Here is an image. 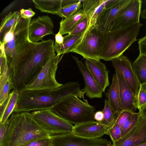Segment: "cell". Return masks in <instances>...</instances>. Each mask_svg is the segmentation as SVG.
<instances>
[{
  "instance_id": "6",
  "label": "cell",
  "mask_w": 146,
  "mask_h": 146,
  "mask_svg": "<svg viewBox=\"0 0 146 146\" xmlns=\"http://www.w3.org/2000/svg\"><path fill=\"white\" fill-rule=\"evenodd\" d=\"M71 94L63 99L51 109L57 115L75 125L94 121V108Z\"/></svg>"
},
{
  "instance_id": "2",
  "label": "cell",
  "mask_w": 146,
  "mask_h": 146,
  "mask_svg": "<svg viewBox=\"0 0 146 146\" xmlns=\"http://www.w3.org/2000/svg\"><path fill=\"white\" fill-rule=\"evenodd\" d=\"M53 40L31 42L30 46L13 77L14 88L20 92L31 83L50 58L56 55Z\"/></svg>"
},
{
  "instance_id": "10",
  "label": "cell",
  "mask_w": 146,
  "mask_h": 146,
  "mask_svg": "<svg viewBox=\"0 0 146 146\" xmlns=\"http://www.w3.org/2000/svg\"><path fill=\"white\" fill-rule=\"evenodd\" d=\"M50 146H112L111 141L102 138L88 139L72 132L50 136Z\"/></svg>"
},
{
  "instance_id": "33",
  "label": "cell",
  "mask_w": 146,
  "mask_h": 146,
  "mask_svg": "<svg viewBox=\"0 0 146 146\" xmlns=\"http://www.w3.org/2000/svg\"><path fill=\"white\" fill-rule=\"evenodd\" d=\"M88 26V21L86 16L78 24L72 31L69 34L70 35H78L84 33Z\"/></svg>"
},
{
  "instance_id": "22",
  "label": "cell",
  "mask_w": 146,
  "mask_h": 146,
  "mask_svg": "<svg viewBox=\"0 0 146 146\" xmlns=\"http://www.w3.org/2000/svg\"><path fill=\"white\" fill-rule=\"evenodd\" d=\"M19 96V92L13 89L4 102L0 105V123H4L13 112Z\"/></svg>"
},
{
  "instance_id": "46",
  "label": "cell",
  "mask_w": 146,
  "mask_h": 146,
  "mask_svg": "<svg viewBox=\"0 0 146 146\" xmlns=\"http://www.w3.org/2000/svg\"><path fill=\"white\" fill-rule=\"evenodd\" d=\"M135 146H146V143H141Z\"/></svg>"
},
{
  "instance_id": "1",
  "label": "cell",
  "mask_w": 146,
  "mask_h": 146,
  "mask_svg": "<svg viewBox=\"0 0 146 146\" xmlns=\"http://www.w3.org/2000/svg\"><path fill=\"white\" fill-rule=\"evenodd\" d=\"M85 93L80 90V84L76 82H70L54 89L23 91L19 93L13 112L52 109L70 95L84 98Z\"/></svg>"
},
{
  "instance_id": "24",
  "label": "cell",
  "mask_w": 146,
  "mask_h": 146,
  "mask_svg": "<svg viewBox=\"0 0 146 146\" xmlns=\"http://www.w3.org/2000/svg\"><path fill=\"white\" fill-rule=\"evenodd\" d=\"M86 16L82 9H81L74 15L62 19L60 23V33L62 35L69 34Z\"/></svg>"
},
{
  "instance_id": "9",
  "label": "cell",
  "mask_w": 146,
  "mask_h": 146,
  "mask_svg": "<svg viewBox=\"0 0 146 146\" xmlns=\"http://www.w3.org/2000/svg\"><path fill=\"white\" fill-rule=\"evenodd\" d=\"M61 59L60 55H57L50 58L34 80L20 92L26 90L52 89L61 86L63 84L58 82L56 78L58 65Z\"/></svg>"
},
{
  "instance_id": "14",
  "label": "cell",
  "mask_w": 146,
  "mask_h": 146,
  "mask_svg": "<svg viewBox=\"0 0 146 146\" xmlns=\"http://www.w3.org/2000/svg\"><path fill=\"white\" fill-rule=\"evenodd\" d=\"M54 25L50 17L43 15L31 21L29 27V38L31 42H37L47 35L53 34Z\"/></svg>"
},
{
  "instance_id": "4",
  "label": "cell",
  "mask_w": 146,
  "mask_h": 146,
  "mask_svg": "<svg viewBox=\"0 0 146 146\" xmlns=\"http://www.w3.org/2000/svg\"><path fill=\"white\" fill-rule=\"evenodd\" d=\"M31 20L21 18L12 27L1 41L5 44V51L9 64L13 70V76L24 58L31 41L29 36Z\"/></svg>"
},
{
  "instance_id": "13",
  "label": "cell",
  "mask_w": 146,
  "mask_h": 146,
  "mask_svg": "<svg viewBox=\"0 0 146 146\" xmlns=\"http://www.w3.org/2000/svg\"><path fill=\"white\" fill-rule=\"evenodd\" d=\"M139 113L135 125L119 139L113 142L112 146H135L146 143V119Z\"/></svg>"
},
{
  "instance_id": "44",
  "label": "cell",
  "mask_w": 146,
  "mask_h": 146,
  "mask_svg": "<svg viewBox=\"0 0 146 146\" xmlns=\"http://www.w3.org/2000/svg\"><path fill=\"white\" fill-rule=\"evenodd\" d=\"M140 15L141 17L142 18L146 19V9L141 11Z\"/></svg>"
},
{
  "instance_id": "8",
  "label": "cell",
  "mask_w": 146,
  "mask_h": 146,
  "mask_svg": "<svg viewBox=\"0 0 146 146\" xmlns=\"http://www.w3.org/2000/svg\"><path fill=\"white\" fill-rule=\"evenodd\" d=\"M31 113L50 136L72 132L74 126L56 114L51 109L33 111Z\"/></svg>"
},
{
  "instance_id": "7",
  "label": "cell",
  "mask_w": 146,
  "mask_h": 146,
  "mask_svg": "<svg viewBox=\"0 0 146 146\" xmlns=\"http://www.w3.org/2000/svg\"><path fill=\"white\" fill-rule=\"evenodd\" d=\"M106 32L98 29L96 26L87 28L82 38L71 52L79 54L84 58L100 60V52Z\"/></svg>"
},
{
  "instance_id": "42",
  "label": "cell",
  "mask_w": 146,
  "mask_h": 146,
  "mask_svg": "<svg viewBox=\"0 0 146 146\" xmlns=\"http://www.w3.org/2000/svg\"><path fill=\"white\" fill-rule=\"evenodd\" d=\"M104 115L102 111H99L96 112L94 114V118L96 121L100 122L103 119Z\"/></svg>"
},
{
  "instance_id": "40",
  "label": "cell",
  "mask_w": 146,
  "mask_h": 146,
  "mask_svg": "<svg viewBox=\"0 0 146 146\" xmlns=\"http://www.w3.org/2000/svg\"><path fill=\"white\" fill-rule=\"evenodd\" d=\"M18 1V0H14L11 2L2 11L0 15V17H3L9 12L14 8Z\"/></svg>"
},
{
  "instance_id": "43",
  "label": "cell",
  "mask_w": 146,
  "mask_h": 146,
  "mask_svg": "<svg viewBox=\"0 0 146 146\" xmlns=\"http://www.w3.org/2000/svg\"><path fill=\"white\" fill-rule=\"evenodd\" d=\"M139 112L146 119V104L139 110Z\"/></svg>"
},
{
  "instance_id": "20",
  "label": "cell",
  "mask_w": 146,
  "mask_h": 146,
  "mask_svg": "<svg viewBox=\"0 0 146 146\" xmlns=\"http://www.w3.org/2000/svg\"><path fill=\"white\" fill-rule=\"evenodd\" d=\"M106 0H83L82 10L88 21V28L96 26L105 9Z\"/></svg>"
},
{
  "instance_id": "31",
  "label": "cell",
  "mask_w": 146,
  "mask_h": 146,
  "mask_svg": "<svg viewBox=\"0 0 146 146\" xmlns=\"http://www.w3.org/2000/svg\"><path fill=\"white\" fill-rule=\"evenodd\" d=\"M12 79L13 78L9 79L2 86L0 87V105L7 99L10 90L13 89Z\"/></svg>"
},
{
  "instance_id": "29",
  "label": "cell",
  "mask_w": 146,
  "mask_h": 146,
  "mask_svg": "<svg viewBox=\"0 0 146 146\" xmlns=\"http://www.w3.org/2000/svg\"><path fill=\"white\" fill-rule=\"evenodd\" d=\"M104 104V106L102 111L104 117L103 120L100 122L110 127L114 123L117 117L114 114L107 99L105 100Z\"/></svg>"
},
{
  "instance_id": "26",
  "label": "cell",
  "mask_w": 146,
  "mask_h": 146,
  "mask_svg": "<svg viewBox=\"0 0 146 146\" xmlns=\"http://www.w3.org/2000/svg\"><path fill=\"white\" fill-rule=\"evenodd\" d=\"M21 18L19 12L18 11L10 12L5 16L0 24V41L3 40L5 35L10 30L13 25Z\"/></svg>"
},
{
  "instance_id": "25",
  "label": "cell",
  "mask_w": 146,
  "mask_h": 146,
  "mask_svg": "<svg viewBox=\"0 0 146 146\" xmlns=\"http://www.w3.org/2000/svg\"><path fill=\"white\" fill-rule=\"evenodd\" d=\"M36 9L42 12L55 14L62 7V0H33Z\"/></svg>"
},
{
  "instance_id": "18",
  "label": "cell",
  "mask_w": 146,
  "mask_h": 146,
  "mask_svg": "<svg viewBox=\"0 0 146 146\" xmlns=\"http://www.w3.org/2000/svg\"><path fill=\"white\" fill-rule=\"evenodd\" d=\"M72 57L84 78L85 87L82 90L90 98H102L103 92L88 69L77 57L74 56Z\"/></svg>"
},
{
  "instance_id": "45",
  "label": "cell",
  "mask_w": 146,
  "mask_h": 146,
  "mask_svg": "<svg viewBox=\"0 0 146 146\" xmlns=\"http://www.w3.org/2000/svg\"><path fill=\"white\" fill-rule=\"evenodd\" d=\"M141 87L146 93V82L141 84Z\"/></svg>"
},
{
  "instance_id": "3",
  "label": "cell",
  "mask_w": 146,
  "mask_h": 146,
  "mask_svg": "<svg viewBox=\"0 0 146 146\" xmlns=\"http://www.w3.org/2000/svg\"><path fill=\"white\" fill-rule=\"evenodd\" d=\"M50 135L39 124L31 113L13 112L0 146H23L36 139Z\"/></svg>"
},
{
  "instance_id": "41",
  "label": "cell",
  "mask_w": 146,
  "mask_h": 146,
  "mask_svg": "<svg viewBox=\"0 0 146 146\" xmlns=\"http://www.w3.org/2000/svg\"><path fill=\"white\" fill-rule=\"evenodd\" d=\"M55 38V43L59 44H61L63 43L64 37L60 33L59 31L56 34Z\"/></svg>"
},
{
  "instance_id": "30",
  "label": "cell",
  "mask_w": 146,
  "mask_h": 146,
  "mask_svg": "<svg viewBox=\"0 0 146 146\" xmlns=\"http://www.w3.org/2000/svg\"><path fill=\"white\" fill-rule=\"evenodd\" d=\"M140 113H134L130 118L121 127V137L129 131L137 122Z\"/></svg>"
},
{
  "instance_id": "34",
  "label": "cell",
  "mask_w": 146,
  "mask_h": 146,
  "mask_svg": "<svg viewBox=\"0 0 146 146\" xmlns=\"http://www.w3.org/2000/svg\"><path fill=\"white\" fill-rule=\"evenodd\" d=\"M106 134L110 136L113 142L116 141L121 137V127L113 124L108 128Z\"/></svg>"
},
{
  "instance_id": "39",
  "label": "cell",
  "mask_w": 146,
  "mask_h": 146,
  "mask_svg": "<svg viewBox=\"0 0 146 146\" xmlns=\"http://www.w3.org/2000/svg\"><path fill=\"white\" fill-rule=\"evenodd\" d=\"M9 125V119L4 123H0V143L2 141Z\"/></svg>"
},
{
  "instance_id": "15",
  "label": "cell",
  "mask_w": 146,
  "mask_h": 146,
  "mask_svg": "<svg viewBox=\"0 0 146 146\" xmlns=\"http://www.w3.org/2000/svg\"><path fill=\"white\" fill-rule=\"evenodd\" d=\"M115 69L118 81L121 111L127 110L132 112L137 109V98L135 96L120 72Z\"/></svg>"
},
{
  "instance_id": "17",
  "label": "cell",
  "mask_w": 146,
  "mask_h": 146,
  "mask_svg": "<svg viewBox=\"0 0 146 146\" xmlns=\"http://www.w3.org/2000/svg\"><path fill=\"white\" fill-rule=\"evenodd\" d=\"M109 128L99 122L94 121L75 125L72 132L82 137L94 139L106 134Z\"/></svg>"
},
{
  "instance_id": "36",
  "label": "cell",
  "mask_w": 146,
  "mask_h": 146,
  "mask_svg": "<svg viewBox=\"0 0 146 146\" xmlns=\"http://www.w3.org/2000/svg\"><path fill=\"white\" fill-rule=\"evenodd\" d=\"M137 104L139 110L146 104V93L141 87L137 96Z\"/></svg>"
},
{
  "instance_id": "35",
  "label": "cell",
  "mask_w": 146,
  "mask_h": 146,
  "mask_svg": "<svg viewBox=\"0 0 146 146\" xmlns=\"http://www.w3.org/2000/svg\"><path fill=\"white\" fill-rule=\"evenodd\" d=\"M50 137L40 138L32 140L23 146H50Z\"/></svg>"
},
{
  "instance_id": "37",
  "label": "cell",
  "mask_w": 146,
  "mask_h": 146,
  "mask_svg": "<svg viewBox=\"0 0 146 146\" xmlns=\"http://www.w3.org/2000/svg\"><path fill=\"white\" fill-rule=\"evenodd\" d=\"M19 13L22 18L27 19H31L35 14V12L31 8L28 9H22L20 10Z\"/></svg>"
},
{
  "instance_id": "11",
  "label": "cell",
  "mask_w": 146,
  "mask_h": 146,
  "mask_svg": "<svg viewBox=\"0 0 146 146\" xmlns=\"http://www.w3.org/2000/svg\"><path fill=\"white\" fill-rule=\"evenodd\" d=\"M141 4L140 0H132L115 17L110 31L125 28L139 23Z\"/></svg>"
},
{
  "instance_id": "21",
  "label": "cell",
  "mask_w": 146,
  "mask_h": 146,
  "mask_svg": "<svg viewBox=\"0 0 146 146\" xmlns=\"http://www.w3.org/2000/svg\"><path fill=\"white\" fill-rule=\"evenodd\" d=\"M105 94L110 106L114 114L117 117L121 110L118 82L115 73L113 75L111 86Z\"/></svg>"
},
{
  "instance_id": "12",
  "label": "cell",
  "mask_w": 146,
  "mask_h": 146,
  "mask_svg": "<svg viewBox=\"0 0 146 146\" xmlns=\"http://www.w3.org/2000/svg\"><path fill=\"white\" fill-rule=\"evenodd\" d=\"M112 66L122 75L133 93L137 98L141 87L131 62L126 56L121 55L111 60Z\"/></svg>"
},
{
  "instance_id": "28",
  "label": "cell",
  "mask_w": 146,
  "mask_h": 146,
  "mask_svg": "<svg viewBox=\"0 0 146 146\" xmlns=\"http://www.w3.org/2000/svg\"><path fill=\"white\" fill-rule=\"evenodd\" d=\"M83 0L68 4L62 6L55 14L62 18H66L76 13L82 7L81 3Z\"/></svg>"
},
{
  "instance_id": "38",
  "label": "cell",
  "mask_w": 146,
  "mask_h": 146,
  "mask_svg": "<svg viewBox=\"0 0 146 146\" xmlns=\"http://www.w3.org/2000/svg\"><path fill=\"white\" fill-rule=\"evenodd\" d=\"M139 54L146 55V35L138 41Z\"/></svg>"
},
{
  "instance_id": "27",
  "label": "cell",
  "mask_w": 146,
  "mask_h": 146,
  "mask_svg": "<svg viewBox=\"0 0 146 146\" xmlns=\"http://www.w3.org/2000/svg\"><path fill=\"white\" fill-rule=\"evenodd\" d=\"M132 66L140 85L146 82V55L139 54Z\"/></svg>"
},
{
  "instance_id": "16",
  "label": "cell",
  "mask_w": 146,
  "mask_h": 146,
  "mask_svg": "<svg viewBox=\"0 0 146 146\" xmlns=\"http://www.w3.org/2000/svg\"><path fill=\"white\" fill-rule=\"evenodd\" d=\"M132 0H120L115 5L105 9L102 13L96 26L104 32L110 31L111 25L115 17Z\"/></svg>"
},
{
  "instance_id": "32",
  "label": "cell",
  "mask_w": 146,
  "mask_h": 146,
  "mask_svg": "<svg viewBox=\"0 0 146 146\" xmlns=\"http://www.w3.org/2000/svg\"><path fill=\"white\" fill-rule=\"evenodd\" d=\"M134 113L127 110L121 111L116 117L113 124L117 125L121 127Z\"/></svg>"
},
{
  "instance_id": "23",
  "label": "cell",
  "mask_w": 146,
  "mask_h": 146,
  "mask_svg": "<svg viewBox=\"0 0 146 146\" xmlns=\"http://www.w3.org/2000/svg\"><path fill=\"white\" fill-rule=\"evenodd\" d=\"M84 33L74 35L68 34L64 36V42L62 44H59L55 43L54 49L57 55L60 56L71 52L82 38Z\"/></svg>"
},
{
  "instance_id": "5",
  "label": "cell",
  "mask_w": 146,
  "mask_h": 146,
  "mask_svg": "<svg viewBox=\"0 0 146 146\" xmlns=\"http://www.w3.org/2000/svg\"><path fill=\"white\" fill-rule=\"evenodd\" d=\"M143 25L139 23L125 28L106 32L101 47L100 59L111 61L123 55L137 40L139 28Z\"/></svg>"
},
{
  "instance_id": "19",
  "label": "cell",
  "mask_w": 146,
  "mask_h": 146,
  "mask_svg": "<svg viewBox=\"0 0 146 146\" xmlns=\"http://www.w3.org/2000/svg\"><path fill=\"white\" fill-rule=\"evenodd\" d=\"M84 63L103 92H104L110 84L109 71L105 65L100 60L90 58L85 59Z\"/></svg>"
}]
</instances>
